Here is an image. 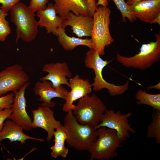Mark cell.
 Listing matches in <instances>:
<instances>
[{
    "instance_id": "6da1fadb",
    "label": "cell",
    "mask_w": 160,
    "mask_h": 160,
    "mask_svg": "<svg viewBox=\"0 0 160 160\" xmlns=\"http://www.w3.org/2000/svg\"><path fill=\"white\" fill-rule=\"evenodd\" d=\"M67 113L63 127L67 135V145L79 151H88L97 137V130L92 126L79 123L72 110Z\"/></svg>"
},
{
    "instance_id": "7a4b0ae2",
    "label": "cell",
    "mask_w": 160,
    "mask_h": 160,
    "mask_svg": "<svg viewBox=\"0 0 160 160\" xmlns=\"http://www.w3.org/2000/svg\"><path fill=\"white\" fill-rule=\"evenodd\" d=\"M9 11L10 20L16 27V43L20 39L26 43L34 40L37 35L39 26L34 13L24 3L20 2Z\"/></svg>"
},
{
    "instance_id": "3957f363",
    "label": "cell",
    "mask_w": 160,
    "mask_h": 160,
    "mask_svg": "<svg viewBox=\"0 0 160 160\" xmlns=\"http://www.w3.org/2000/svg\"><path fill=\"white\" fill-rule=\"evenodd\" d=\"M112 60L107 61L103 60L93 49H90L87 52L84 60L85 66L88 68L92 69L95 73L94 82L92 84L94 91H98L105 88L108 89L110 95L115 96L123 94L128 89L129 84L128 80L124 84L118 85L107 82L103 78V69L111 63Z\"/></svg>"
},
{
    "instance_id": "277c9868",
    "label": "cell",
    "mask_w": 160,
    "mask_h": 160,
    "mask_svg": "<svg viewBox=\"0 0 160 160\" xmlns=\"http://www.w3.org/2000/svg\"><path fill=\"white\" fill-rule=\"evenodd\" d=\"M111 9L100 6L94 13L91 35L93 48L100 55L105 54V49L114 41L111 35L109 25Z\"/></svg>"
},
{
    "instance_id": "5b68a950",
    "label": "cell",
    "mask_w": 160,
    "mask_h": 160,
    "mask_svg": "<svg viewBox=\"0 0 160 160\" xmlns=\"http://www.w3.org/2000/svg\"><path fill=\"white\" fill-rule=\"evenodd\" d=\"M155 41L142 44L140 51L135 55L127 57L116 52V59L122 65L141 70L147 69L160 59V34H155Z\"/></svg>"
},
{
    "instance_id": "8992f818",
    "label": "cell",
    "mask_w": 160,
    "mask_h": 160,
    "mask_svg": "<svg viewBox=\"0 0 160 160\" xmlns=\"http://www.w3.org/2000/svg\"><path fill=\"white\" fill-rule=\"evenodd\" d=\"M107 109L102 100L95 94H88L79 99L72 109V113L80 123L94 128L100 122Z\"/></svg>"
},
{
    "instance_id": "52a82bcc",
    "label": "cell",
    "mask_w": 160,
    "mask_h": 160,
    "mask_svg": "<svg viewBox=\"0 0 160 160\" xmlns=\"http://www.w3.org/2000/svg\"><path fill=\"white\" fill-rule=\"evenodd\" d=\"M98 136L88 151L90 160L112 159L118 155L116 149L121 143L116 131L105 127L97 129Z\"/></svg>"
},
{
    "instance_id": "ba28073f",
    "label": "cell",
    "mask_w": 160,
    "mask_h": 160,
    "mask_svg": "<svg viewBox=\"0 0 160 160\" xmlns=\"http://www.w3.org/2000/svg\"><path fill=\"white\" fill-rule=\"evenodd\" d=\"M128 113L122 114L119 111L115 112L112 109H107L103 114L99 123L94 128L95 129L101 127H105L115 130L121 143L124 142L129 137L130 132L135 133L128 119L132 115Z\"/></svg>"
},
{
    "instance_id": "9c48e42d",
    "label": "cell",
    "mask_w": 160,
    "mask_h": 160,
    "mask_svg": "<svg viewBox=\"0 0 160 160\" xmlns=\"http://www.w3.org/2000/svg\"><path fill=\"white\" fill-rule=\"evenodd\" d=\"M29 77L20 64H15L0 71V96L9 91L20 89L28 81Z\"/></svg>"
},
{
    "instance_id": "30bf717a",
    "label": "cell",
    "mask_w": 160,
    "mask_h": 160,
    "mask_svg": "<svg viewBox=\"0 0 160 160\" xmlns=\"http://www.w3.org/2000/svg\"><path fill=\"white\" fill-rule=\"evenodd\" d=\"M30 84L29 82H27L19 91L13 92V102L11 107L12 112L8 119L19 125L26 131H30L32 128L31 119L26 111L25 97V90Z\"/></svg>"
},
{
    "instance_id": "8fae6325",
    "label": "cell",
    "mask_w": 160,
    "mask_h": 160,
    "mask_svg": "<svg viewBox=\"0 0 160 160\" xmlns=\"http://www.w3.org/2000/svg\"><path fill=\"white\" fill-rule=\"evenodd\" d=\"M33 119L31 123L32 128H41L44 129L47 133V140L49 142L52 139L55 130L63 127L60 121L54 117L53 111L51 108L41 106L32 111Z\"/></svg>"
},
{
    "instance_id": "7c38bea8",
    "label": "cell",
    "mask_w": 160,
    "mask_h": 160,
    "mask_svg": "<svg viewBox=\"0 0 160 160\" xmlns=\"http://www.w3.org/2000/svg\"><path fill=\"white\" fill-rule=\"evenodd\" d=\"M69 82L71 91L68 92L65 103L62 108L63 111L66 112L72 111L75 101L89 94L92 91V85L89 81L81 78L78 74L70 78Z\"/></svg>"
},
{
    "instance_id": "4fadbf2b",
    "label": "cell",
    "mask_w": 160,
    "mask_h": 160,
    "mask_svg": "<svg viewBox=\"0 0 160 160\" xmlns=\"http://www.w3.org/2000/svg\"><path fill=\"white\" fill-rule=\"evenodd\" d=\"M42 71L48 73V74L40 77L39 79L41 81L46 80L50 81L54 88H57L63 84L70 87L67 77L71 78L72 73L66 63H46L44 65Z\"/></svg>"
},
{
    "instance_id": "5bb4252c",
    "label": "cell",
    "mask_w": 160,
    "mask_h": 160,
    "mask_svg": "<svg viewBox=\"0 0 160 160\" xmlns=\"http://www.w3.org/2000/svg\"><path fill=\"white\" fill-rule=\"evenodd\" d=\"M33 89L34 94L40 96L39 100L42 102L41 105L51 108L55 105L54 102L51 101L52 99L59 97L65 100L68 92L62 85L57 88H54L51 82L46 80L37 81Z\"/></svg>"
},
{
    "instance_id": "9a60e30c",
    "label": "cell",
    "mask_w": 160,
    "mask_h": 160,
    "mask_svg": "<svg viewBox=\"0 0 160 160\" xmlns=\"http://www.w3.org/2000/svg\"><path fill=\"white\" fill-rule=\"evenodd\" d=\"M93 18L89 16L76 15L71 12L67 18L63 20L62 27L70 26L72 32L79 38L91 37L93 25Z\"/></svg>"
},
{
    "instance_id": "2e32d148",
    "label": "cell",
    "mask_w": 160,
    "mask_h": 160,
    "mask_svg": "<svg viewBox=\"0 0 160 160\" xmlns=\"http://www.w3.org/2000/svg\"><path fill=\"white\" fill-rule=\"evenodd\" d=\"M131 12L145 23L151 24L160 14V0L141 1L130 5Z\"/></svg>"
},
{
    "instance_id": "e0dca14e",
    "label": "cell",
    "mask_w": 160,
    "mask_h": 160,
    "mask_svg": "<svg viewBox=\"0 0 160 160\" xmlns=\"http://www.w3.org/2000/svg\"><path fill=\"white\" fill-rule=\"evenodd\" d=\"M36 15L39 19L38 21L40 27H45L48 33H52L57 36L58 28L62 27L63 20L57 12L54 4L49 3L46 9L37 11Z\"/></svg>"
},
{
    "instance_id": "ac0fdd59",
    "label": "cell",
    "mask_w": 160,
    "mask_h": 160,
    "mask_svg": "<svg viewBox=\"0 0 160 160\" xmlns=\"http://www.w3.org/2000/svg\"><path fill=\"white\" fill-rule=\"evenodd\" d=\"M57 13L63 20H66L70 13L76 15L89 16V8L86 0H53Z\"/></svg>"
},
{
    "instance_id": "d6986e66",
    "label": "cell",
    "mask_w": 160,
    "mask_h": 160,
    "mask_svg": "<svg viewBox=\"0 0 160 160\" xmlns=\"http://www.w3.org/2000/svg\"><path fill=\"white\" fill-rule=\"evenodd\" d=\"M23 128L12 120H6L4 124L2 130L0 132V145L1 141L8 139L11 142L18 141L20 144H25L28 139H31L43 141V139L36 138L28 136L24 133Z\"/></svg>"
},
{
    "instance_id": "ffe728a7",
    "label": "cell",
    "mask_w": 160,
    "mask_h": 160,
    "mask_svg": "<svg viewBox=\"0 0 160 160\" xmlns=\"http://www.w3.org/2000/svg\"><path fill=\"white\" fill-rule=\"evenodd\" d=\"M57 36L58 42L63 48L68 51L73 50L79 45L86 46L89 49H92V40L91 38L82 39L80 38L70 37L65 32V28L60 27L58 29Z\"/></svg>"
},
{
    "instance_id": "44dd1931",
    "label": "cell",
    "mask_w": 160,
    "mask_h": 160,
    "mask_svg": "<svg viewBox=\"0 0 160 160\" xmlns=\"http://www.w3.org/2000/svg\"><path fill=\"white\" fill-rule=\"evenodd\" d=\"M63 127L56 129L54 132L55 144L50 147L52 150L50 155L52 157L55 158L59 156L65 158L68 153V149L65 145L67 136Z\"/></svg>"
},
{
    "instance_id": "7402d4cb",
    "label": "cell",
    "mask_w": 160,
    "mask_h": 160,
    "mask_svg": "<svg viewBox=\"0 0 160 160\" xmlns=\"http://www.w3.org/2000/svg\"><path fill=\"white\" fill-rule=\"evenodd\" d=\"M137 105L150 106L154 110L160 111V94H150L142 89L139 90L135 95Z\"/></svg>"
},
{
    "instance_id": "603a6c76",
    "label": "cell",
    "mask_w": 160,
    "mask_h": 160,
    "mask_svg": "<svg viewBox=\"0 0 160 160\" xmlns=\"http://www.w3.org/2000/svg\"><path fill=\"white\" fill-rule=\"evenodd\" d=\"M152 121L147 127L148 138H153L156 143L160 144V111L155 110L151 114Z\"/></svg>"
},
{
    "instance_id": "cb8c5ba5",
    "label": "cell",
    "mask_w": 160,
    "mask_h": 160,
    "mask_svg": "<svg viewBox=\"0 0 160 160\" xmlns=\"http://www.w3.org/2000/svg\"><path fill=\"white\" fill-rule=\"evenodd\" d=\"M112 0L121 14L122 22H127L126 18H127L130 23L133 22L137 20L136 17L131 12L130 6L124 0Z\"/></svg>"
},
{
    "instance_id": "d4e9b609",
    "label": "cell",
    "mask_w": 160,
    "mask_h": 160,
    "mask_svg": "<svg viewBox=\"0 0 160 160\" xmlns=\"http://www.w3.org/2000/svg\"><path fill=\"white\" fill-rule=\"evenodd\" d=\"M7 12L0 9V41H4L7 36L11 33V29L9 22L5 19Z\"/></svg>"
},
{
    "instance_id": "484cf974",
    "label": "cell",
    "mask_w": 160,
    "mask_h": 160,
    "mask_svg": "<svg viewBox=\"0 0 160 160\" xmlns=\"http://www.w3.org/2000/svg\"><path fill=\"white\" fill-rule=\"evenodd\" d=\"M48 2V0H31L28 7L31 11L35 13L38 10L46 9Z\"/></svg>"
},
{
    "instance_id": "4316f807",
    "label": "cell",
    "mask_w": 160,
    "mask_h": 160,
    "mask_svg": "<svg viewBox=\"0 0 160 160\" xmlns=\"http://www.w3.org/2000/svg\"><path fill=\"white\" fill-rule=\"evenodd\" d=\"M14 94L13 92L0 97V111L11 108Z\"/></svg>"
},
{
    "instance_id": "83f0119b",
    "label": "cell",
    "mask_w": 160,
    "mask_h": 160,
    "mask_svg": "<svg viewBox=\"0 0 160 160\" xmlns=\"http://www.w3.org/2000/svg\"><path fill=\"white\" fill-rule=\"evenodd\" d=\"M20 0H0V4H2L0 9L7 12Z\"/></svg>"
},
{
    "instance_id": "f1b7e54d",
    "label": "cell",
    "mask_w": 160,
    "mask_h": 160,
    "mask_svg": "<svg viewBox=\"0 0 160 160\" xmlns=\"http://www.w3.org/2000/svg\"><path fill=\"white\" fill-rule=\"evenodd\" d=\"M12 112L11 108L0 111V132L3 129L4 121L9 118Z\"/></svg>"
},
{
    "instance_id": "f546056e",
    "label": "cell",
    "mask_w": 160,
    "mask_h": 160,
    "mask_svg": "<svg viewBox=\"0 0 160 160\" xmlns=\"http://www.w3.org/2000/svg\"><path fill=\"white\" fill-rule=\"evenodd\" d=\"M86 0L88 2L89 5V16L92 17L94 13L98 7V6L96 4V0Z\"/></svg>"
},
{
    "instance_id": "4dcf8cb0",
    "label": "cell",
    "mask_w": 160,
    "mask_h": 160,
    "mask_svg": "<svg viewBox=\"0 0 160 160\" xmlns=\"http://www.w3.org/2000/svg\"><path fill=\"white\" fill-rule=\"evenodd\" d=\"M96 4L97 6L107 7L108 5V0H98Z\"/></svg>"
},
{
    "instance_id": "1f68e13d",
    "label": "cell",
    "mask_w": 160,
    "mask_h": 160,
    "mask_svg": "<svg viewBox=\"0 0 160 160\" xmlns=\"http://www.w3.org/2000/svg\"><path fill=\"white\" fill-rule=\"evenodd\" d=\"M157 23L160 25V14L157 15L151 22V24Z\"/></svg>"
},
{
    "instance_id": "d6a6232c",
    "label": "cell",
    "mask_w": 160,
    "mask_h": 160,
    "mask_svg": "<svg viewBox=\"0 0 160 160\" xmlns=\"http://www.w3.org/2000/svg\"><path fill=\"white\" fill-rule=\"evenodd\" d=\"M147 0H127L126 3L129 5H131L139 1Z\"/></svg>"
},
{
    "instance_id": "836d02e7",
    "label": "cell",
    "mask_w": 160,
    "mask_h": 160,
    "mask_svg": "<svg viewBox=\"0 0 160 160\" xmlns=\"http://www.w3.org/2000/svg\"><path fill=\"white\" fill-rule=\"evenodd\" d=\"M147 89H160V82L158 84L156 85L151 86L150 87H148L147 88Z\"/></svg>"
}]
</instances>
